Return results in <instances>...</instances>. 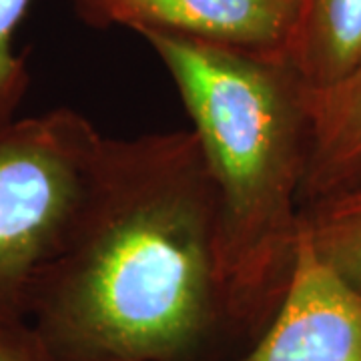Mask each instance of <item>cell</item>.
I'll return each mask as SVG.
<instances>
[{"instance_id":"30bf717a","label":"cell","mask_w":361,"mask_h":361,"mask_svg":"<svg viewBox=\"0 0 361 361\" xmlns=\"http://www.w3.org/2000/svg\"><path fill=\"white\" fill-rule=\"evenodd\" d=\"M0 361H51L28 322L0 323Z\"/></svg>"},{"instance_id":"5b68a950","label":"cell","mask_w":361,"mask_h":361,"mask_svg":"<svg viewBox=\"0 0 361 361\" xmlns=\"http://www.w3.org/2000/svg\"><path fill=\"white\" fill-rule=\"evenodd\" d=\"M90 26L171 32L235 51L285 59L299 0H68Z\"/></svg>"},{"instance_id":"52a82bcc","label":"cell","mask_w":361,"mask_h":361,"mask_svg":"<svg viewBox=\"0 0 361 361\" xmlns=\"http://www.w3.org/2000/svg\"><path fill=\"white\" fill-rule=\"evenodd\" d=\"M361 61V0H299L287 63L311 90L327 89Z\"/></svg>"},{"instance_id":"6da1fadb","label":"cell","mask_w":361,"mask_h":361,"mask_svg":"<svg viewBox=\"0 0 361 361\" xmlns=\"http://www.w3.org/2000/svg\"><path fill=\"white\" fill-rule=\"evenodd\" d=\"M26 322L51 361H203L233 339L217 195L193 130L104 137Z\"/></svg>"},{"instance_id":"7a4b0ae2","label":"cell","mask_w":361,"mask_h":361,"mask_svg":"<svg viewBox=\"0 0 361 361\" xmlns=\"http://www.w3.org/2000/svg\"><path fill=\"white\" fill-rule=\"evenodd\" d=\"M139 37L165 65L193 123L217 195L231 337L253 343L295 267L310 153L307 87L285 59L159 30Z\"/></svg>"},{"instance_id":"8992f818","label":"cell","mask_w":361,"mask_h":361,"mask_svg":"<svg viewBox=\"0 0 361 361\" xmlns=\"http://www.w3.org/2000/svg\"><path fill=\"white\" fill-rule=\"evenodd\" d=\"M310 153L303 209L361 189V61L327 89H307Z\"/></svg>"},{"instance_id":"ba28073f","label":"cell","mask_w":361,"mask_h":361,"mask_svg":"<svg viewBox=\"0 0 361 361\" xmlns=\"http://www.w3.org/2000/svg\"><path fill=\"white\" fill-rule=\"evenodd\" d=\"M303 225L315 251L361 291V189L307 205Z\"/></svg>"},{"instance_id":"277c9868","label":"cell","mask_w":361,"mask_h":361,"mask_svg":"<svg viewBox=\"0 0 361 361\" xmlns=\"http://www.w3.org/2000/svg\"><path fill=\"white\" fill-rule=\"evenodd\" d=\"M237 361H361V291L315 251L305 225L283 301Z\"/></svg>"},{"instance_id":"9c48e42d","label":"cell","mask_w":361,"mask_h":361,"mask_svg":"<svg viewBox=\"0 0 361 361\" xmlns=\"http://www.w3.org/2000/svg\"><path fill=\"white\" fill-rule=\"evenodd\" d=\"M32 0H0V130L18 118L20 104L30 89L26 59L16 52V30Z\"/></svg>"},{"instance_id":"3957f363","label":"cell","mask_w":361,"mask_h":361,"mask_svg":"<svg viewBox=\"0 0 361 361\" xmlns=\"http://www.w3.org/2000/svg\"><path fill=\"white\" fill-rule=\"evenodd\" d=\"M103 141L68 106L0 130V323L26 322L37 279L75 227Z\"/></svg>"}]
</instances>
